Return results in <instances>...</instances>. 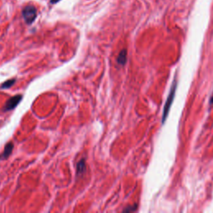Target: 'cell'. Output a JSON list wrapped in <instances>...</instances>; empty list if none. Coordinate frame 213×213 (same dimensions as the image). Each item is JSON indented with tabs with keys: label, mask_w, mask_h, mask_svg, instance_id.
Returning <instances> with one entry per match:
<instances>
[{
	"label": "cell",
	"mask_w": 213,
	"mask_h": 213,
	"mask_svg": "<svg viewBox=\"0 0 213 213\" xmlns=\"http://www.w3.org/2000/svg\"><path fill=\"white\" fill-rule=\"evenodd\" d=\"M21 100H22V95H16L13 98H11L10 99L7 101L5 107H4V110L9 111L15 108L18 103H20Z\"/></svg>",
	"instance_id": "cell-3"
},
{
	"label": "cell",
	"mask_w": 213,
	"mask_h": 213,
	"mask_svg": "<svg viewBox=\"0 0 213 213\" xmlns=\"http://www.w3.org/2000/svg\"><path fill=\"white\" fill-rule=\"evenodd\" d=\"M136 209H137V205H134L133 206H128V207H127L126 209H124L123 211H125V212H130V211H136Z\"/></svg>",
	"instance_id": "cell-8"
},
{
	"label": "cell",
	"mask_w": 213,
	"mask_h": 213,
	"mask_svg": "<svg viewBox=\"0 0 213 213\" xmlns=\"http://www.w3.org/2000/svg\"><path fill=\"white\" fill-rule=\"evenodd\" d=\"M16 80L15 79H10V80H8L6 81L5 83H3V84H2V86H1V88H9L10 87H12V86L15 83Z\"/></svg>",
	"instance_id": "cell-7"
},
{
	"label": "cell",
	"mask_w": 213,
	"mask_h": 213,
	"mask_svg": "<svg viewBox=\"0 0 213 213\" xmlns=\"http://www.w3.org/2000/svg\"><path fill=\"white\" fill-rule=\"evenodd\" d=\"M13 149V143H8V144L5 146L4 151H3V154L1 155L0 158H2V159H5V158L8 157H9V155L11 154V152H12Z\"/></svg>",
	"instance_id": "cell-5"
},
{
	"label": "cell",
	"mask_w": 213,
	"mask_h": 213,
	"mask_svg": "<svg viewBox=\"0 0 213 213\" xmlns=\"http://www.w3.org/2000/svg\"><path fill=\"white\" fill-rule=\"evenodd\" d=\"M127 56H128V53H127V50L126 49H123V50L121 51L120 53L118 54V58H117V62H118V64L124 65L127 63Z\"/></svg>",
	"instance_id": "cell-4"
},
{
	"label": "cell",
	"mask_w": 213,
	"mask_h": 213,
	"mask_svg": "<svg viewBox=\"0 0 213 213\" xmlns=\"http://www.w3.org/2000/svg\"><path fill=\"white\" fill-rule=\"evenodd\" d=\"M58 1H60V0H51V3H58Z\"/></svg>",
	"instance_id": "cell-10"
},
{
	"label": "cell",
	"mask_w": 213,
	"mask_h": 213,
	"mask_svg": "<svg viewBox=\"0 0 213 213\" xmlns=\"http://www.w3.org/2000/svg\"><path fill=\"white\" fill-rule=\"evenodd\" d=\"M23 17L27 23L30 24L35 20L37 17V10L33 5L26 6L23 9Z\"/></svg>",
	"instance_id": "cell-2"
},
{
	"label": "cell",
	"mask_w": 213,
	"mask_h": 213,
	"mask_svg": "<svg viewBox=\"0 0 213 213\" xmlns=\"http://www.w3.org/2000/svg\"><path fill=\"white\" fill-rule=\"evenodd\" d=\"M210 104H213V94L210 98Z\"/></svg>",
	"instance_id": "cell-9"
},
{
	"label": "cell",
	"mask_w": 213,
	"mask_h": 213,
	"mask_svg": "<svg viewBox=\"0 0 213 213\" xmlns=\"http://www.w3.org/2000/svg\"><path fill=\"white\" fill-rule=\"evenodd\" d=\"M177 88V79L175 78L174 81H173L172 88H171L170 93H169L167 98V102H166L165 103V106H164V109H163L162 113V123H165V121L167 120V118L168 113L170 112L171 107L172 105L173 100H174V98H175Z\"/></svg>",
	"instance_id": "cell-1"
},
{
	"label": "cell",
	"mask_w": 213,
	"mask_h": 213,
	"mask_svg": "<svg viewBox=\"0 0 213 213\" xmlns=\"http://www.w3.org/2000/svg\"><path fill=\"white\" fill-rule=\"evenodd\" d=\"M86 170V163L84 159H82L80 162H78L77 164V173L78 175H81L83 174Z\"/></svg>",
	"instance_id": "cell-6"
}]
</instances>
